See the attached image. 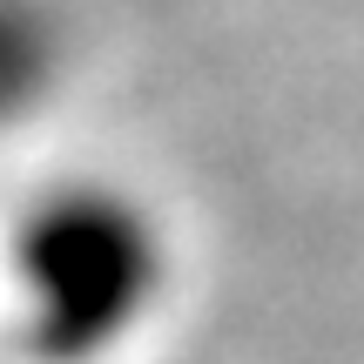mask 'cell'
I'll return each instance as SVG.
<instances>
[{
	"label": "cell",
	"mask_w": 364,
	"mask_h": 364,
	"mask_svg": "<svg viewBox=\"0 0 364 364\" xmlns=\"http://www.w3.org/2000/svg\"><path fill=\"white\" fill-rule=\"evenodd\" d=\"M156 236L115 196H54L14 236V297L41 351L88 358L142 317Z\"/></svg>",
	"instance_id": "obj_1"
}]
</instances>
